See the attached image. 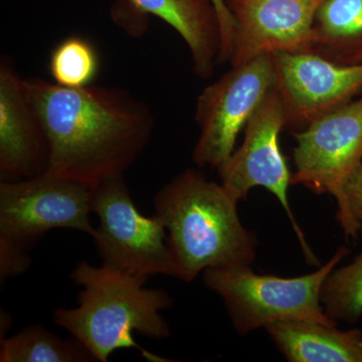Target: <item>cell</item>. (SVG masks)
I'll return each instance as SVG.
<instances>
[{"instance_id":"8","label":"cell","mask_w":362,"mask_h":362,"mask_svg":"<svg viewBox=\"0 0 362 362\" xmlns=\"http://www.w3.org/2000/svg\"><path fill=\"white\" fill-rule=\"evenodd\" d=\"M285 128L284 108L274 87L247 121L242 145L218 169V175L221 185L239 201L246 199L252 188L257 187L275 195L284 207L307 262L318 266V259L298 225L288 197L292 175L279 144V135Z\"/></svg>"},{"instance_id":"5","label":"cell","mask_w":362,"mask_h":362,"mask_svg":"<svg viewBox=\"0 0 362 362\" xmlns=\"http://www.w3.org/2000/svg\"><path fill=\"white\" fill-rule=\"evenodd\" d=\"M90 206L99 221L92 238L104 265L138 277H175L165 226L156 214L138 211L124 176L93 188Z\"/></svg>"},{"instance_id":"16","label":"cell","mask_w":362,"mask_h":362,"mask_svg":"<svg viewBox=\"0 0 362 362\" xmlns=\"http://www.w3.org/2000/svg\"><path fill=\"white\" fill-rule=\"evenodd\" d=\"M0 341L1 362L95 361L75 338L63 339L42 325L28 326L13 337Z\"/></svg>"},{"instance_id":"10","label":"cell","mask_w":362,"mask_h":362,"mask_svg":"<svg viewBox=\"0 0 362 362\" xmlns=\"http://www.w3.org/2000/svg\"><path fill=\"white\" fill-rule=\"evenodd\" d=\"M286 128L300 131L356 99L362 92V64L342 66L308 52L270 54Z\"/></svg>"},{"instance_id":"12","label":"cell","mask_w":362,"mask_h":362,"mask_svg":"<svg viewBox=\"0 0 362 362\" xmlns=\"http://www.w3.org/2000/svg\"><path fill=\"white\" fill-rule=\"evenodd\" d=\"M47 135L13 61H0V181L35 177L49 168Z\"/></svg>"},{"instance_id":"18","label":"cell","mask_w":362,"mask_h":362,"mask_svg":"<svg viewBox=\"0 0 362 362\" xmlns=\"http://www.w3.org/2000/svg\"><path fill=\"white\" fill-rule=\"evenodd\" d=\"M324 310L331 319L356 323L362 316V252L349 265L333 270L321 290Z\"/></svg>"},{"instance_id":"11","label":"cell","mask_w":362,"mask_h":362,"mask_svg":"<svg viewBox=\"0 0 362 362\" xmlns=\"http://www.w3.org/2000/svg\"><path fill=\"white\" fill-rule=\"evenodd\" d=\"M233 20L230 66L279 52H309L323 0H226Z\"/></svg>"},{"instance_id":"17","label":"cell","mask_w":362,"mask_h":362,"mask_svg":"<svg viewBox=\"0 0 362 362\" xmlns=\"http://www.w3.org/2000/svg\"><path fill=\"white\" fill-rule=\"evenodd\" d=\"M49 69L56 84L74 89L88 87L98 76L99 56L89 40L73 35L52 49Z\"/></svg>"},{"instance_id":"1","label":"cell","mask_w":362,"mask_h":362,"mask_svg":"<svg viewBox=\"0 0 362 362\" xmlns=\"http://www.w3.org/2000/svg\"><path fill=\"white\" fill-rule=\"evenodd\" d=\"M28 100L47 135V173L90 189L122 177L153 133L148 105L116 88H66L23 78Z\"/></svg>"},{"instance_id":"15","label":"cell","mask_w":362,"mask_h":362,"mask_svg":"<svg viewBox=\"0 0 362 362\" xmlns=\"http://www.w3.org/2000/svg\"><path fill=\"white\" fill-rule=\"evenodd\" d=\"M308 52L342 66L362 64V0H323Z\"/></svg>"},{"instance_id":"19","label":"cell","mask_w":362,"mask_h":362,"mask_svg":"<svg viewBox=\"0 0 362 362\" xmlns=\"http://www.w3.org/2000/svg\"><path fill=\"white\" fill-rule=\"evenodd\" d=\"M343 197L344 211L337 218L345 235L356 239L362 228V161L345 183Z\"/></svg>"},{"instance_id":"2","label":"cell","mask_w":362,"mask_h":362,"mask_svg":"<svg viewBox=\"0 0 362 362\" xmlns=\"http://www.w3.org/2000/svg\"><path fill=\"white\" fill-rule=\"evenodd\" d=\"M239 202L194 168L157 192L156 214L168 230L175 278L192 282L207 269L252 265L257 240L240 220Z\"/></svg>"},{"instance_id":"3","label":"cell","mask_w":362,"mask_h":362,"mask_svg":"<svg viewBox=\"0 0 362 362\" xmlns=\"http://www.w3.org/2000/svg\"><path fill=\"white\" fill-rule=\"evenodd\" d=\"M81 288L78 306L59 308L54 322L80 342L95 361L107 362L116 350L137 349L149 361H171L142 350L134 333L153 339L170 337L161 312L173 305L161 289L145 287L148 278L138 277L106 265L81 262L71 273Z\"/></svg>"},{"instance_id":"21","label":"cell","mask_w":362,"mask_h":362,"mask_svg":"<svg viewBox=\"0 0 362 362\" xmlns=\"http://www.w3.org/2000/svg\"><path fill=\"white\" fill-rule=\"evenodd\" d=\"M220 21L221 30V52L218 65L228 63L232 54L233 42V20L228 11L226 0H213Z\"/></svg>"},{"instance_id":"13","label":"cell","mask_w":362,"mask_h":362,"mask_svg":"<svg viewBox=\"0 0 362 362\" xmlns=\"http://www.w3.org/2000/svg\"><path fill=\"white\" fill-rule=\"evenodd\" d=\"M144 14L165 21L185 40L195 74L209 78L218 65L221 30L213 0H128Z\"/></svg>"},{"instance_id":"7","label":"cell","mask_w":362,"mask_h":362,"mask_svg":"<svg viewBox=\"0 0 362 362\" xmlns=\"http://www.w3.org/2000/svg\"><path fill=\"white\" fill-rule=\"evenodd\" d=\"M92 189L45 173L18 181H0V240L28 250L49 230H78L93 237Z\"/></svg>"},{"instance_id":"4","label":"cell","mask_w":362,"mask_h":362,"mask_svg":"<svg viewBox=\"0 0 362 362\" xmlns=\"http://www.w3.org/2000/svg\"><path fill=\"white\" fill-rule=\"evenodd\" d=\"M349 254L346 247H340L327 263L301 277L259 275L250 265H233L207 269L204 282L223 300L240 334L284 321L337 325L324 310L321 290L326 278Z\"/></svg>"},{"instance_id":"20","label":"cell","mask_w":362,"mask_h":362,"mask_svg":"<svg viewBox=\"0 0 362 362\" xmlns=\"http://www.w3.org/2000/svg\"><path fill=\"white\" fill-rule=\"evenodd\" d=\"M28 250L16 246L6 240H0V280L21 275L28 270L30 258Z\"/></svg>"},{"instance_id":"6","label":"cell","mask_w":362,"mask_h":362,"mask_svg":"<svg viewBox=\"0 0 362 362\" xmlns=\"http://www.w3.org/2000/svg\"><path fill=\"white\" fill-rule=\"evenodd\" d=\"M274 87L275 70L270 54L232 66L207 86L195 110L201 135L192 153L194 163L220 168L235 151L238 135Z\"/></svg>"},{"instance_id":"9","label":"cell","mask_w":362,"mask_h":362,"mask_svg":"<svg viewBox=\"0 0 362 362\" xmlns=\"http://www.w3.org/2000/svg\"><path fill=\"white\" fill-rule=\"evenodd\" d=\"M292 185L328 194L344 211L343 188L362 161V95L294 132Z\"/></svg>"},{"instance_id":"14","label":"cell","mask_w":362,"mask_h":362,"mask_svg":"<svg viewBox=\"0 0 362 362\" xmlns=\"http://www.w3.org/2000/svg\"><path fill=\"white\" fill-rule=\"evenodd\" d=\"M337 326L284 321L266 330L288 361L362 362L361 331H342Z\"/></svg>"}]
</instances>
